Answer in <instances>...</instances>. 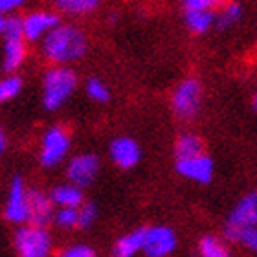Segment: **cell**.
Segmentation results:
<instances>
[{
    "mask_svg": "<svg viewBox=\"0 0 257 257\" xmlns=\"http://www.w3.org/2000/svg\"><path fill=\"white\" fill-rule=\"evenodd\" d=\"M44 55L55 64H64L83 57L86 52V37L74 26H55L44 35Z\"/></svg>",
    "mask_w": 257,
    "mask_h": 257,
    "instance_id": "obj_1",
    "label": "cell"
},
{
    "mask_svg": "<svg viewBox=\"0 0 257 257\" xmlns=\"http://www.w3.org/2000/svg\"><path fill=\"white\" fill-rule=\"evenodd\" d=\"M75 90V74L72 70L57 66L52 68L44 77V94L43 101L48 110L59 108L70 94Z\"/></svg>",
    "mask_w": 257,
    "mask_h": 257,
    "instance_id": "obj_2",
    "label": "cell"
},
{
    "mask_svg": "<svg viewBox=\"0 0 257 257\" xmlns=\"http://www.w3.org/2000/svg\"><path fill=\"white\" fill-rule=\"evenodd\" d=\"M257 226V191L248 193L246 197L241 198L233 211L228 217L224 228V235L228 241H241V235L250 228Z\"/></svg>",
    "mask_w": 257,
    "mask_h": 257,
    "instance_id": "obj_3",
    "label": "cell"
},
{
    "mask_svg": "<svg viewBox=\"0 0 257 257\" xmlns=\"http://www.w3.org/2000/svg\"><path fill=\"white\" fill-rule=\"evenodd\" d=\"M15 250L22 257H46L52 250V239L43 226H24L15 233Z\"/></svg>",
    "mask_w": 257,
    "mask_h": 257,
    "instance_id": "obj_4",
    "label": "cell"
},
{
    "mask_svg": "<svg viewBox=\"0 0 257 257\" xmlns=\"http://www.w3.org/2000/svg\"><path fill=\"white\" fill-rule=\"evenodd\" d=\"M202 86L195 79H186L177 86L173 94V108L180 118H193L200 108Z\"/></svg>",
    "mask_w": 257,
    "mask_h": 257,
    "instance_id": "obj_5",
    "label": "cell"
},
{
    "mask_svg": "<svg viewBox=\"0 0 257 257\" xmlns=\"http://www.w3.org/2000/svg\"><path fill=\"white\" fill-rule=\"evenodd\" d=\"M70 149V136L66 133V128L63 127H54L50 128L46 136L43 140V151H41V162L46 167H54L63 158L68 155Z\"/></svg>",
    "mask_w": 257,
    "mask_h": 257,
    "instance_id": "obj_6",
    "label": "cell"
},
{
    "mask_svg": "<svg viewBox=\"0 0 257 257\" xmlns=\"http://www.w3.org/2000/svg\"><path fill=\"white\" fill-rule=\"evenodd\" d=\"M6 219L15 224L28 222L30 219V195H28L21 178H15L11 182L10 197L6 204Z\"/></svg>",
    "mask_w": 257,
    "mask_h": 257,
    "instance_id": "obj_7",
    "label": "cell"
},
{
    "mask_svg": "<svg viewBox=\"0 0 257 257\" xmlns=\"http://www.w3.org/2000/svg\"><path fill=\"white\" fill-rule=\"evenodd\" d=\"M177 248V237L169 228L156 226V228H145L144 252L149 257L169 255Z\"/></svg>",
    "mask_w": 257,
    "mask_h": 257,
    "instance_id": "obj_8",
    "label": "cell"
},
{
    "mask_svg": "<svg viewBox=\"0 0 257 257\" xmlns=\"http://www.w3.org/2000/svg\"><path fill=\"white\" fill-rule=\"evenodd\" d=\"M177 169L182 177L200 184H208L211 180V177H213V162L209 160L206 155L178 158Z\"/></svg>",
    "mask_w": 257,
    "mask_h": 257,
    "instance_id": "obj_9",
    "label": "cell"
},
{
    "mask_svg": "<svg viewBox=\"0 0 257 257\" xmlns=\"http://www.w3.org/2000/svg\"><path fill=\"white\" fill-rule=\"evenodd\" d=\"M99 169V162L94 155H79L70 162L68 166V178L70 182L85 188L88 184L94 182V178Z\"/></svg>",
    "mask_w": 257,
    "mask_h": 257,
    "instance_id": "obj_10",
    "label": "cell"
},
{
    "mask_svg": "<svg viewBox=\"0 0 257 257\" xmlns=\"http://www.w3.org/2000/svg\"><path fill=\"white\" fill-rule=\"evenodd\" d=\"M55 26H59V17L54 15V13H48V11L32 13L22 21L24 39H28V41H37V39L44 37Z\"/></svg>",
    "mask_w": 257,
    "mask_h": 257,
    "instance_id": "obj_11",
    "label": "cell"
},
{
    "mask_svg": "<svg viewBox=\"0 0 257 257\" xmlns=\"http://www.w3.org/2000/svg\"><path fill=\"white\" fill-rule=\"evenodd\" d=\"M30 195V219L28 222L35 226H48L54 219V200L41 191H28Z\"/></svg>",
    "mask_w": 257,
    "mask_h": 257,
    "instance_id": "obj_12",
    "label": "cell"
},
{
    "mask_svg": "<svg viewBox=\"0 0 257 257\" xmlns=\"http://www.w3.org/2000/svg\"><path fill=\"white\" fill-rule=\"evenodd\" d=\"M110 158L121 169H131L140 162V147L131 138H118L110 145Z\"/></svg>",
    "mask_w": 257,
    "mask_h": 257,
    "instance_id": "obj_13",
    "label": "cell"
},
{
    "mask_svg": "<svg viewBox=\"0 0 257 257\" xmlns=\"http://www.w3.org/2000/svg\"><path fill=\"white\" fill-rule=\"evenodd\" d=\"M26 57V46H24V37L6 39L4 48V70L6 72H15L22 64Z\"/></svg>",
    "mask_w": 257,
    "mask_h": 257,
    "instance_id": "obj_14",
    "label": "cell"
},
{
    "mask_svg": "<svg viewBox=\"0 0 257 257\" xmlns=\"http://www.w3.org/2000/svg\"><path fill=\"white\" fill-rule=\"evenodd\" d=\"M50 198L61 208H79L83 202V193H81L79 186H75V184H64V186L55 188Z\"/></svg>",
    "mask_w": 257,
    "mask_h": 257,
    "instance_id": "obj_15",
    "label": "cell"
},
{
    "mask_svg": "<svg viewBox=\"0 0 257 257\" xmlns=\"http://www.w3.org/2000/svg\"><path fill=\"white\" fill-rule=\"evenodd\" d=\"M144 239H145V228L136 230L133 233H127L116 242L114 253L118 257H131L136 255L138 252H144Z\"/></svg>",
    "mask_w": 257,
    "mask_h": 257,
    "instance_id": "obj_16",
    "label": "cell"
},
{
    "mask_svg": "<svg viewBox=\"0 0 257 257\" xmlns=\"http://www.w3.org/2000/svg\"><path fill=\"white\" fill-rule=\"evenodd\" d=\"M217 21L211 10H186V24L193 33H206Z\"/></svg>",
    "mask_w": 257,
    "mask_h": 257,
    "instance_id": "obj_17",
    "label": "cell"
},
{
    "mask_svg": "<svg viewBox=\"0 0 257 257\" xmlns=\"http://www.w3.org/2000/svg\"><path fill=\"white\" fill-rule=\"evenodd\" d=\"M204 144L197 134H184L177 142V158H189V156L202 155Z\"/></svg>",
    "mask_w": 257,
    "mask_h": 257,
    "instance_id": "obj_18",
    "label": "cell"
},
{
    "mask_svg": "<svg viewBox=\"0 0 257 257\" xmlns=\"http://www.w3.org/2000/svg\"><path fill=\"white\" fill-rule=\"evenodd\" d=\"M242 17V8L237 2H228L220 8V13L217 15V21H215V26L219 30H228L233 24L241 21Z\"/></svg>",
    "mask_w": 257,
    "mask_h": 257,
    "instance_id": "obj_19",
    "label": "cell"
},
{
    "mask_svg": "<svg viewBox=\"0 0 257 257\" xmlns=\"http://www.w3.org/2000/svg\"><path fill=\"white\" fill-rule=\"evenodd\" d=\"M61 11L70 15H86L97 8L99 0H55Z\"/></svg>",
    "mask_w": 257,
    "mask_h": 257,
    "instance_id": "obj_20",
    "label": "cell"
},
{
    "mask_svg": "<svg viewBox=\"0 0 257 257\" xmlns=\"http://www.w3.org/2000/svg\"><path fill=\"white\" fill-rule=\"evenodd\" d=\"M198 252L204 257H226L228 255V248H226L224 242H220L217 237L206 235L198 242Z\"/></svg>",
    "mask_w": 257,
    "mask_h": 257,
    "instance_id": "obj_21",
    "label": "cell"
},
{
    "mask_svg": "<svg viewBox=\"0 0 257 257\" xmlns=\"http://www.w3.org/2000/svg\"><path fill=\"white\" fill-rule=\"evenodd\" d=\"M21 88H22V81L19 77H15V75L2 79L0 81V103L13 99L21 92Z\"/></svg>",
    "mask_w": 257,
    "mask_h": 257,
    "instance_id": "obj_22",
    "label": "cell"
},
{
    "mask_svg": "<svg viewBox=\"0 0 257 257\" xmlns=\"http://www.w3.org/2000/svg\"><path fill=\"white\" fill-rule=\"evenodd\" d=\"M97 217V209L94 204H85V206H81L77 209V228L81 230H86V228H90L94 224V220Z\"/></svg>",
    "mask_w": 257,
    "mask_h": 257,
    "instance_id": "obj_23",
    "label": "cell"
},
{
    "mask_svg": "<svg viewBox=\"0 0 257 257\" xmlns=\"http://www.w3.org/2000/svg\"><path fill=\"white\" fill-rule=\"evenodd\" d=\"M55 224L61 226V228H75L77 226V208H63L59 213L54 217Z\"/></svg>",
    "mask_w": 257,
    "mask_h": 257,
    "instance_id": "obj_24",
    "label": "cell"
},
{
    "mask_svg": "<svg viewBox=\"0 0 257 257\" xmlns=\"http://www.w3.org/2000/svg\"><path fill=\"white\" fill-rule=\"evenodd\" d=\"M86 94L94 101H99V103H105L108 99V88L99 79H90L86 83Z\"/></svg>",
    "mask_w": 257,
    "mask_h": 257,
    "instance_id": "obj_25",
    "label": "cell"
},
{
    "mask_svg": "<svg viewBox=\"0 0 257 257\" xmlns=\"http://www.w3.org/2000/svg\"><path fill=\"white\" fill-rule=\"evenodd\" d=\"M186 10H211L215 11L217 8H222L226 0H182Z\"/></svg>",
    "mask_w": 257,
    "mask_h": 257,
    "instance_id": "obj_26",
    "label": "cell"
},
{
    "mask_svg": "<svg viewBox=\"0 0 257 257\" xmlns=\"http://www.w3.org/2000/svg\"><path fill=\"white\" fill-rule=\"evenodd\" d=\"M4 35L6 39H13V37H24V28H22V21L17 19V17H11L8 19L4 24Z\"/></svg>",
    "mask_w": 257,
    "mask_h": 257,
    "instance_id": "obj_27",
    "label": "cell"
},
{
    "mask_svg": "<svg viewBox=\"0 0 257 257\" xmlns=\"http://www.w3.org/2000/svg\"><path fill=\"white\" fill-rule=\"evenodd\" d=\"M242 246H246L248 250H252L253 253H257V226L255 228H250L241 235V241H239Z\"/></svg>",
    "mask_w": 257,
    "mask_h": 257,
    "instance_id": "obj_28",
    "label": "cell"
},
{
    "mask_svg": "<svg viewBox=\"0 0 257 257\" xmlns=\"http://www.w3.org/2000/svg\"><path fill=\"white\" fill-rule=\"evenodd\" d=\"M66 257H92L94 255V250L86 244H75V246L66 248V252L63 253Z\"/></svg>",
    "mask_w": 257,
    "mask_h": 257,
    "instance_id": "obj_29",
    "label": "cell"
},
{
    "mask_svg": "<svg viewBox=\"0 0 257 257\" xmlns=\"http://www.w3.org/2000/svg\"><path fill=\"white\" fill-rule=\"evenodd\" d=\"M24 0H0V13H11L13 10H17L19 6H22Z\"/></svg>",
    "mask_w": 257,
    "mask_h": 257,
    "instance_id": "obj_30",
    "label": "cell"
},
{
    "mask_svg": "<svg viewBox=\"0 0 257 257\" xmlns=\"http://www.w3.org/2000/svg\"><path fill=\"white\" fill-rule=\"evenodd\" d=\"M4 149H6V134H4V131H2V127H0V156H2Z\"/></svg>",
    "mask_w": 257,
    "mask_h": 257,
    "instance_id": "obj_31",
    "label": "cell"
},
{
    "mask_svg": "<svg viewBox=\"0 0 257 257\" xmlns=\"http://www.w3.org/2000/svg\"><path fill=\"white\" fill-rule=\"evenodd\" d=\"M4 24H6V19L2 17V13H0V33H4Z\"/></svg>",
    "mask_w": 257,
    "mask_h": 257,
    "instance_id": "obj_32",
    "label": "cell"
},
{
    "mask_svg": "<svg viewBox=\"0 0 257 257\" xmlns=\"http://www.w3.org/2000/svg\"><path fill=\"white\" fill-rule=\"evenodd\" d=\"M255 107H257V96H255Z\"/></svg>",
    "mask_w": 257,
    "mask_h": 257,
    "instance_id": "obj_33",
    "label": "cell"
}]
</instances>
